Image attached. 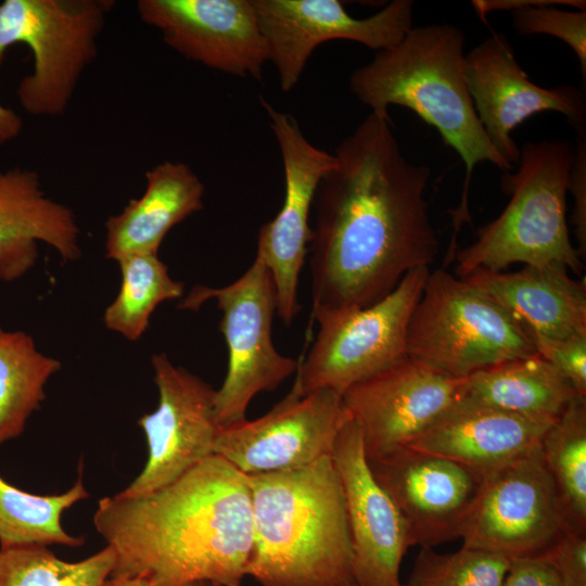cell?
Segmentation results:
<instances>
[{"label": "cell", "instance_id": "16", "mask_svg": "<svg viewBox=\"0 0 586 586\" xmlns=\"http://www.w3.org/2000/svg\"><path fill=\"white\" fill-rule=\"evenodd\" d=\"M464 74L476 115L493 146L512 168L520 148L512 131L537 113L552 111L566 117L579 138L586 135L584 90L534 84L515 59L506 36L493 33L464 58Z\"/></svg>", "mask_w": 586, "mask_h": 586}, {"label": "cell", "instance_id": "34", "mask_svg": "<svg viewBox=\"0 0 586 586\" xmlns=\"http://www.w3.org/2000/svg\"><path fill=\"white\" fill-rule=\"evenodd\" d=\"M569 193L573 196L570 224L574 228L577 252L586 257V142L579 138L575 144V155L571 167Z\"/></svg>", "mask_w": 586, "mask_h": 586}, {"label": "cell", "instance_id": "28", "mask_svg": "<svg viewBox=\"0 0 586 586\" xmlns=\"http://www.w3.org/2000/svg\"><path fill=\"white\" fill-rule=\"evenodd\" d=\"M115 262L119 265L122 284L106 307L103 321L109 330L137 341L148 329L155 308L181 297L184 284L170 277L157 254H128Z\"/></svg>", "mask_w": 586, "mask_h": 586}, {"label": "cell", "instance_id": "30", "mask_svg": "<svg viewBox=\"0 0 586 586\" xmlns=\"http://www.w3.org/2000/svg\"><path fill=\"white\" fill-rule=\"evenodd\" d=\"M476 14L486 21L495 10H510L520 35L543 34L557 37L575 53L586 81V12L581 0H474Z\"/></svg>", "mask_w": 586, "mask_h": 586}, {"label": "cell", "instance_id": "13", "mask_svg": "<svg viewBox=\"0 0 586 586\" xmlns=\"http://www.w3.org/2000/svg\"><path fill=\"white\" fill-rule=\"evenodd\" d=\"M253 4L268 61L284 92L296 86L319 44L343 39L381 51L397 44L412 27L411 0H394L366 18L352 16L339 0H253Z\"/></svg>", "mask_w": 586, "mask_h": 586}, {"label": "cell", "instance_id": "19", "mask_svg": "<svg viewBox=\"0 0 586 586\" xmlns=\"http://www.w3.org/2000/svg\"><path fill=\"white\" fill-rule=\"evenodd\" d=\"M331 457L345 497L355 585L404 586L399 569L411 547L407 528L374 480L359 430L351 419L341 430Z\"/></svg>", "mask_w": 586, "mask_h": 586}, {"label": "cell", "instance_id": "6", "mask_svg": "<svg viewBox=\"0 0 586 586\" xmlns=\"http://www.w3.org/2000/svg\"><path fill=\"white\" fill-rule=\"evenodd\" d=\"M533 354L527 331L488 295L444 268L429 273L408 324L407 357L464 379Z\"/></svg>", "mask_w": 586, "mask_h": 586}, {"label": "cell", "instance_id": "29", "mask_svg": "<svg viewBox=\"0 0 586 586\" xmlns=\"http://www.w3.org/2000/svg\"><path fill=\"white\" fill-rule=\"evenodd\" d=\"M114 564L107 545L77 562L59 559L46 545L0 546V586H104Z\"/></svg>", "mask_w": 586, "mask_h": 586}, {"label": "cell", "instance_id": "23", "mask_svg": "<svg viewBox=\"0 0 586 586\" xmlns=\"http://www.w3.org/2000/svg\"><path fill=\"white\" fill-rule=\"evenodd\" d=\"M143 194L105 221V257L157 254L168 231L203 208L205 187L183 162L164 161L145 173Z\"/></svg>", "mask_w": 586, "mask_h": 586}, {"label": "cell", "instance_id": "21", "mask_svg": "<svg viewBox=\"0 0 586 586\" xmlns=\"http://www.w3.org/2000/svg\"><path fill=\"white\" fill-rule=\"evenodd\" d=\"M553 421L456 400L407 448L486 475L538 447Z\"/></svg>", "mask_w": 586, "mask_h": 586}, {"label": "cell", "instance_id": "15", "mask_svg": "<svg viewBox=\"0 0 586 586\" xmlns=\"http://www.w3.org/2000/svg\"><path fill=\"white\" fill-rule=\"evenodd\" d=\"M462 380L406 356L347 388L343 405L367 460L407 448L456 403Z\"/></svg>", "mask_w": 586, "mask_h": 586}, {"label": "cell", "instance_id": "3", "mask_svg": "<svg viewBox=\"0 0 586 586\" xmlns=\"http://www.w3.org/2000/svg\"><path fill=\"white\" fill-rule=\"evenodd\" d=\"M464 35L448 23L411 27L395 46L349 77L352 93L371 112L404 106L434 127L466 166L459 205L451 211L454 231L446 257L457 250V234L470 222L468 194L474 167L483 162L502 171L512 166L493 146L476 115L464 74Z\"/></svg>", "mask_w": 586, "mask_h": 586}, {"label": "cell", "instance_id": "40", "mask_svg": "<svg viewBox=\"0 0 586 586\" xmlns=\"http://www.w3.org/2000/svg\"><path fill=\"white\" fill-rule=\"evenodd\" d=\"M404 586H406V585H404Z\"/></svg>", "mask_w": 586, "mask_h": 586}, {"label": "cell", "instance_id": "20", "mask_svg": "<svg viewBox=\"0 0 586 586\" xmlns=\"http://www.w3.org/2000/svg\"><path fill=\"white\" fill-rule=\"evenodd\" d=\"M79 234L74 212L46 194L36 171L0 169V281H15L36 265L38 242L65 263L78 259Z\"/></svg>", "mask_w": 586, "mask_h": 586}, {"label": "cell", "instance_id": "12", "mask_svg": "<svg viewBox=\"0 0 586 586\" xmlns=\"http://www.w3.org/2000/svg\"><path fill=\"white\" fill-rule=\"evenodd\" d=\"M158 390L157 408L138 420L146 437L149 456L141 473L117 495L139 497L173 483L214 454L220 430L214 408L215 391L208 383L165 353L151 359Z\"/></svg>", "mask_w": 586, "mask_h": 586}, {"label": "cell", "instance_id": "31", "mask_svg": "<svg viewBox=\"0 0 586 586\" xmlns=\"http://www.w3.org/2000/svg\"><path fill=\"white\" fill-rule=\"evenodd\" d=\"M511 560L466 546L449 553L421 547L406 586H502Z\"/></svg>", "mask_w": 586, "mask_h": 586}, {"label": "cell", "instance_id": "36", "mask_svg": "<svg viewBox=\"0 0 586 586\" xmlns=\"http://www.w3.org/2000/svg\"><path fill=\"white\" fill-rule=\"evenodd\" d=\"M23 127V118L13 109L0 103V146L17 138Z\"/></svg>", "mask_w": 586, "mask_h": 586}, {"label": "cell", "instance_id": "24", "mask_svg": "<svg viewBox=\"0 0 586 586\" xmlns=\"http://www.w3.org/2000/svg\"><path fill=\"white\" fill-rule=\"evenodd\" d=\"M577 395L573 386L535 353L464 378L457 400L556 420Z\"/></svg>", "mask_w": 586, "mask_h": 586}, {"label": "cell", "instance_id": "39", "mask_svg": "<svg viewBox=\"0 0 586 586\" xmlns=\"http://www.w3.org/2000/svg\"><path fill=\"white\" fill-rule=\"evenodd\" d=\"M351 586H356V585L354 584V585H351Z\"/></svg>", "mask_w": 586, "mask_h": 586}, {"label": "cell", "instance_id": "10", "mask_svg": "<svg viewBox=\"0 0 586 586\" xmlns=\"http://www.w3.org/2000/svg\"><path fill=\"white\" fill-rule=\"evenodd\" d=\"M566 530L540 445L486 474L461 538L511 559L538 556Z\"/></svg>", "mask_w": 586, "mask_h": 586}, {"label": "cell", "instance_id": "7", "mask_svg": "<svg viewBox=\"0 0 586 586\" xmlns=\"http://www.w3.org/2000/svg\"><path fill=\"white\" fill-rule=\"evenodd\" d=\"M113 0H3L0 3V66L8 49L25 43L33 71L16 88L23 110L34 116H60L78 81L97 58V40Z\"/></svg>", "mask_w": 586, "mask_h": 586}, {"label": "cell", "instance_id": "35", "mask_svg": "<svg viewBox=\"0 0 586 586\" xmlns=\"http://www.w3.org/2000/svg\"><path fill=\"white\" fill-rule=\"evenodd\" d=\"M502 586H563L556 572L540 557L511 560Z\"/></svg>", "mask_w": 586, "mask_h": 586}, {"label": "cell", "instance_id": "5", "mask_svg": "<svg viewBox=\"0 0 586 586\" xmlns=\"http://www.w3.org/2000/svg\"><path fill=\"white\" fill-rule=\"evenodd\" d=\"M574 155L575 145L568 140L522 145L517 170L501 177L508 204L498 217L477 229L472 244L456 250L455 276L464 279L479 268L502 271L515 263L559 264L582 273L584 264L566 221Z\"/></svg>", "mask_w": 586, "mask_h": 586}, {"label": "cell", "instance_id": "1", "mask_svg": "<svg viewBox=\"0 0 586 586\" xmlns=\"http://www.w3.org/2000/svg\"><path fill=\"white\" fill-rule=\"evenodd\" d=\"M333 155L313 204V319L379 302L438 253L430 169L405 158L388 113L370 112Z\"/></svg>", "mask_w": 586, "mask_h": 586}, {"label": "cell", "instance_id": "37", "mask_svg": "<svg viewBox=\"0 0 586 586\" xmlns=\"http://www.w3.org/2000/svg\"><path fill=\"white\" fill-rule=\"evenodd\" d=\"M104 586H151L149 582L141 577H110Z\"/></svg>", "mask_w": 586, "mask_h": 586}, {"label": "cell", "instance_id": "33", "mask_svg": "<svg viewBox=\"0 0 586 586\" xmlns=\"http://www.w3.org/2000/svg\"><path fill=\"white\" fill-rule=\"evenodd\" d=\"M563 586H586V533L566 530L538 555Z\"/></svg>", "mask_w": 586, "mask_h": 586}, {"label": "cell", "instance_id": "17", "mask_svg": "<svg viewBox=\"0 0 586 586\" xmlns=\"http://www.w3.org/2000/svg\"><path fill=\"white\" fill-rule=\"evenodd\" d=\"M368 463L399 511L411 546L433 548L461 538L485 475L446 457L411 448Z\"/></svg>", "mask_w": 586, "mask_h": 586}, {"label": "cell", "instance_id": "11", "mask_svg": "<svg viewBox=\"0 0 586 586\" xmlns=\"http://www.w3.org/2000/svg\"><path fill=\"white\" fill-rule=\"evenodd\" d=\"M260 104L280 148L285 187L280 211L259 228L256 257L272 276L277 314L283 322L290 323L301 309L297 285L313 239L310 208L318 184L335 158L310 143L292 115L277 110L263 97Z\"/></svg>", "mask_w": 586, "mask_h": 586}, {"label": "cell", "instance_id": "26", "mask_svg": "<svg viewBox=\"0 0 586 586\" xmlns=\"http://www.w3.org/2000/svg\"><path fill=\"white\" fill-rule=\"evenodd\" d=\"M568 527L586 533V397L575 396L540 442Z\"/></svg>", "mask_w": 586, "mask_h": 586}, {"label": "cell", "instance_id": "32", "mask_svg": "<svg viewBox=\"0 0 586 586\" xmlns=\"http://www.w3.org/2000/svg\"><path fill=\"white\" fill-rule=\"evenodd\" d=\"M528 335L535 353L565 379L578 395L586 397V332L566 337H549L536 333Z\"/></svg>", "mask_w": 586, "mask_h": 586}, {"label": "cell", "instance_id": "9", "mask_svg": "<svg viewBox=\"0 0 586 586\" xmlns=\"http://www.w3.org/2000/svg\"><path fill=\"white\" fill-rule=\"evenodd\" d=\"M213 298L222 313L220 330L228 347L227 374L214 396L215 417L222 429L244 421L253 397L276 390L296 373L298 361L273 346L277 294L272 276L259 258L224 288L193 286L178 307L198 310Z\"/></svg>", "mask_w": 586, "mask_h": 586}, {"label": "cell", "instance_id": "4", "mask_svg": "<svg viewBox=\"0 0 586 586\" xmlns=\"http://www.w3.org/2000/svg\"><path fill=\"white\" fill-rule=\"evenodd\" d=\"M253 548L246 575L262 586L354 585L353 545L332 457L249 475Z\"/></svg>", "mask_w": 586, "mask_h": 586}, {"label": "cell", "instance_id": "2", "mask_svg": "<svg viewBox=\"0 0 586 586\" xmlns=\"http://www.w3.org/2000/svg\"><path fill=\"white\" fill-rule=\"evenodd\" d=\"M93 524L115 553L111 577L241 586L253 548L249 475L212 455L151 494L100 499Z\"/></svg>", "mask_w": 586, "mask_h": 586}, {"label": "cell", "instance_id": "27", "mask_svg": "<svg viewBox=\"0 0 586 586\" xmlns=\"http://www.w3.org/2000/svg\"><path fill=\"white\" fill-rule=\"evenodd\" d=\"M89 496L82 482V461L79 476L65 493L37 495L8 483L0 475V546L59 544L80 547L82 536H73L61 524L62 513Z\"/></svg>", "mask_w": 586, "mask_h": 586}, {"label": "cell", "instance_id": "22", "mask_svg": "<svg viewBox=\"0 0 586 586\" xmlns=\"http://www.w3.org/2000/svg\"><path fill=\"white\" fill-rule=\"evenodd\" d=\"M505 308L528 333L566 337L586 332V284L559 264L513 272L479 268L464 278Z\"/></svg>", "mask_w": 586, "mask_h": 586}, {"label": "cell", "instance_id": "14", "mask_svg": "<svg viewBox=\"0 0 586 586\" xmlns=\"http://www.w3.org/2000/svg\"><path fill=\"white\" fill-rule=\"evenodd\" d=\"M348 420L334 391L288 394L264 416L220 429L214 454L246 475L296 470L331 456Z\"/></svg>", "mask_w": 586, "mask_h": 586}, {"label": "cell", "instance_id": "38", "mask_svg": "<svg viewBox=\"0 0 586 586\" xmlns=\"http://www.w3.org/2000/svg\"><path fill=\"white\" fill-rule=\"evenodd\" d=\"M183 586H220V585H217V584H214L212 582H207V581H196V582H191V583H188Z\"/></svg>", "mask_w": 586, "mask_h": 586}, {"label": "cell", "instance_id": "25", "mask_svg": "<svg viewBox=\"0 0 586 586\" xmlns=\"http://www.w3.org/2000/svg\"><path fill=\"white\" fill-rule=\"evenodd\" d=\"M60 369V360L38 351L30 334L0 326V445L23 434Z\"/></svg>", "mask_w": 586, "mask_h": 586}, {"label": "cell", "instance_id": "18", "mask_svg": "<svg viewBox=\"0 0 586 586\" xmlns=\"http://www.w3.org/2000/svg\"><path fill=\"white\" fill-rule=\"evenodd\" d=\"M140 20L163 41L209 68L260 79L268 61L253 0H139Z\"/></svg>", "mask_w": 586, "mask_h": 586}, {"label": "cell", "instance_id": "8", "mask_svg": "<svg viewBox=\"0 0 586 586\" xmlns=\"http://www.w3.org/2000/svg\"><path fill=\"white\" fill-rule=\"evenodd\" d=\"M430 273L429 267L407 272L396 288L365 307L318 315V334L298 361L289 394L302 397L320 390L340 394L405 358L412 311Z\"/></svg>", "mask_w": 586, "mask_h": 586}]
</instances>
